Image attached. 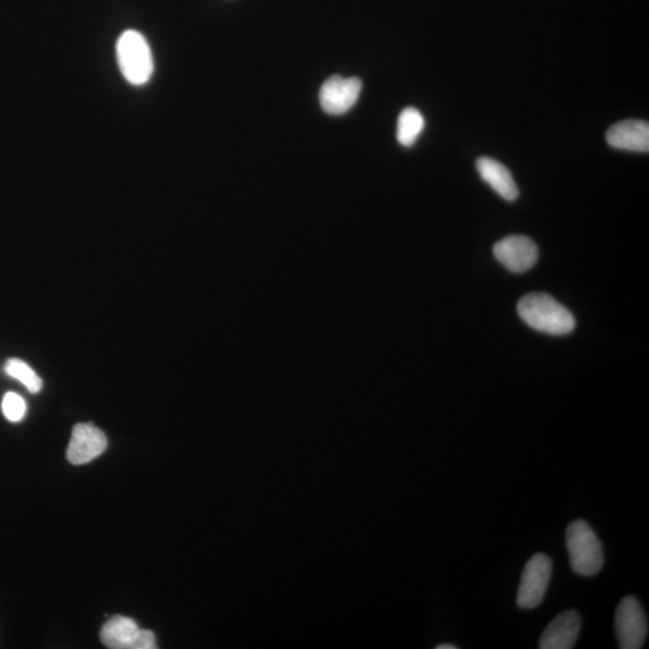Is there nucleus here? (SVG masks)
<instances>
[{"mask_svg": "<svg viewBox=\"0 0 649 649\" xmlns=\"http://www.w3.org/2000/svg\"><path fill=\"white\" fill-rule=\"evenodd\" d=\"M425 129V117L415 107L401 112L397 122V141L403 147H412Z\"/></svg>", "mask_w": 649, "mask_h": 649, "instance_id": "nucleus-13", "label": "nucleus"}, {"mask_svg": "<svg viewBox=\"0 0 649 649\" xmlns=\"http://www.w3.org/2000/svg\"><path fill=\"white\" fill-rule=\"evenodd\" d=\"M581 616L577 611L561 613L549 624L541 635V649H570L575 646L581 631Z\"/></svg>", "mask_w": 649, "mask_h": 649, "instance_id": "nucleus-11", "label": "nucleus"}, {"mask_svg": "<svg viewBox=\"0 0 649 649\" xmlns=\"http://www.w3.org/2000/svg\"><path fill=\"white\" fill-rule=\"evenodd\" d=\"M493 254L506 270L525 273L538 263L537 244L527 236L511 235L503 238L493 247Z\"/></svg>", "mask_w": 649, "mask_h": 649, "instance_id": "nucleus-7", "label": "nucleus"}, {"mask_svg": "<svg viewBox=\"0 0 649 649\" xmlns=\"http://www.w3.org/2000/svg\"><path fill=\"white\" fill-rule=\"evenodd\" d=\"M565 544L571 569L577 575L591 577L603 569V545L586 521L576 520L570 523L565 532Z\"/></svg>", "mask_w": 649, "mask_h": 649, "instance_id": "nucleus-2", "label": "nucleus"}, {"mask_svg": "<svg viewBox=\"0 0 649 649\" xmlns=\"http://www.w3.org/2000/svg\"><path fill=\"white\" fill-rule=\"evenodd\" d=\"M100 639L111 649H154L156 636L151 630L140 629L132 618L115 616L101 629Z\"/></svg>", "mask_w": 649, "mask_h": 649, "instance_id": "nucleus-6", "label": "nucleus"}, {"mask_svg": "<svg viewBox=\"0 0 649 649\" xmlns=\"http://www.w3.org/2000/svg\"><path fill=\"white\" fill-rule=\"evenodd\" d=\"M606 141L615 150L648 153L649 124L637 119L619 122L607 130Z\"/></svg>", "mask_w": 649, "mask_h": 649, "instance_id": "nucleus-10", "label": "nucleus"}, {"mask_svg": "<svg viewBox=\"0 0 649 649\" xmlns=\"http://www.w3.org/2000/svg\"><path fill=\"white\" fill-rule=\"evenodd\" d=\"M5 372H7L11 378L19 380L22 385L27 387L29 392H32V394H38V392L43 389V380L40 379L39 375L35 373L25 361L19 359L8 360L7 363H5Z\"/></svg>", "mask_w": 649, "mask_h": 649, "instance_id": "nucleus-14", "label": "nucleus"}, {"mask_svg": "<svg viewBox=\"0 0 649 649\" xmlns=\"http://www.w3.org/2000/svg\"><path fill=\"white\" fill-rule=\"evenodd\" d=\"M476 170L480 177L500 198L506 201H515L518 198L517 184L511 172L505 165L497 162L496 159L482 157L476 162Z\"/></svg>", "mask_w": 649, "mask_h": 649, "instance_id": "nucleus-12", "label": "nucleus"}, {"mask_svg": "<svg viewBox=\"0 0 649 649\" xmlns=\"http://www.w3.org/2000/svg\"><path fill=\"white\" fill-rule=\"evenodd\" d=\"M517 312L528 326L547 335H568L575 329L574 315L547 294L533 293L523 296L518 302Z\"/></svg>", "mask_w": 649, "mask_h": 649, "instance_id": "nucleus-1", "label": "nucleus"}, {"mask_svg": "<svg viewBox=\"0 0 649 649\" xmlns=\"http://www.w3.org/2000/svg\"><path fill=\"white\" fill-rule=\"evenodd\" d=\"M107 438L103 431L91 424H79L74 427L67 450L71 464L81 466L104 454Z\"/></svg>", "mask_w": 649, "mask_h": 649, "instance_id": "nucleus-9", "label": "nucleus"}, {"mask_svg": "<svg viewBox=\"0 0 649 649\" xmlns=\"http://www.w3.org/2000/svg\"><path fill=\"white\" fill-rule=\"evenodd\" d=\"M361 91L362 82L357 77L344 79L339 75L331 76L320 89L321 109L332 116L343 115L353 109Z\"/></svg>", "mask_w": 649, "mask_h": 649, "instance_id": "nucleus-8", "label": "nucleus"}, {"mask_svg": "<svg viewBox=\"0 0 649 649\" xmlns=\"http://www.w3.org/2000/svg\"><path fill=\"white\" fill-rule=\"evenodd\" d=\"M3 414L11 422H20L26 416L27 404L20 395L8 392L3 398Z\"/></svg>", "mask_w": 649, "mask_h": 649, "instance_id": "nucleus-15", "label": "nucleus"}, {"mask_svg": "<svg viewBox=\"0 0 649 649\" xmlns=\"http://www.w3.org/2000/svg\"><path fill=\"white\" fill-rule=\"evenodd\" d=\"M552 568V559L544 553H537L529 559L523 569L520 588L517 592L518 607L532 610L543 603L550 585Z\"/></svg>", "mask_w": 649, "mask_h": 649, "instance_id": "nucleus-5", "label": "nucleus"}, {"mask_svg": "<svg viewBox=\"0 0 649 649\" xmlns=\"http://www.w3.org/2000/svg\"><path fill=\"white\" fill-rule=\"evenodd\" d=\"M116 52L119 70L130 85L144 86L151 80L154 62L144 35L133 29L125 31L118 38Z\"/></svg>", "mask_w": 649, "mask_h": 649, "instance_id": "nucleus-3", "label": "nucleus"}, {"mask_svg": "<svg viewBox=\"0 0 649 649\" xmlns=\"http://www.w3.org/2000/svg\"><path fill=\"white\" fill-rule=\"evenodd\" d=\"M615 631L618 647L640 649L645 645L648 621L645 610L635 597H625L618 604L615 613Z\"/></svg>", "mask_w": 649, "mask_h": 649, "instance_id": "nucleus-4", "label": "nucleus"}, {"mask_svg": "<svg viewBox=\"0 0 649 649\" xmlns=\"http://www.w3.org/2000/svg\"><path fill=\"white\" fill-rule=\"evenodd\" d=\"M437 649H457V647L454 645H448V643H446V645L438 646Z\"/></svg>", "mask_w": 649, "mask_h": 649, "instance_id": "nucleus-16", "label": "nucleus"}]
</instances>
